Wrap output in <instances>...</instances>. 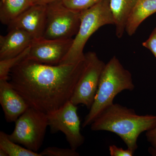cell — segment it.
<instances>
[{
  "label": "cell",
  "instance_id": "277c9868",
  "mask_svg": "<svg viewBox=\"0 0 156 156\" xmlns=\"http://www.w3.org/2000/svg\"><path fill=\"white\" fill-rule=\"evenodd\" d=\"M111 0H101L91 8L81 12L80 24L72 46L61 64L77 62L85 57L84 48L94 33L104 26L114 25Z\"/></svg>",
  "mask_w": 156,
  "mask_h": 156
},
{
  "label": "cell",
  "instance_id": "cb8c5ba5",
  "mask_svg": "<svg viewBox=\"0 0 156 156\" xmlns=\"http://www.w3.org/2000/svg\"><path fill=\"white\" fill-rule=\"evenodd\" d=\"M148 152L152 155L156 156V149H155L154 148L150 147L148 149Z\"/></svg>",
  "mask_w": 156,
  "mask_h": 156
},
{
  "label": "cell",
  "instance_id": "3957f363",
  "mask_svg": "<svg viewBox=\"0 0 156 156\" xmlns=\"http://www.w3.org/2000/svg\"><path fill=\"white\" fill-rule=\"evenodd\" d=\"M131 73L124 68L119 59L113 56L105 64L93 103L82 125H91L96 118L113 103L115 98L124 91L134 89Z\"/></svg>",
  "mask_w": 156,
  "mask_h": 156
},
{
  "label": "cell",
  "instance_id": "7a4b0ae2",
  "mask_svg": "<svg viewBox=\"0 0 156 156\" xmlns=\"http://www.w3.org/2000/svg\"><path fill=\"white\" fill-rule=\"evenodd\" d=\"M90 126L93 131H108L116 134L128 148L134 152L138 147L140 135L155 127L156 115H140L134 109L114 103L105 109Z\"/></svg>",
  "mask_w": 156,
  "mask_h": 156
},
{
  "label": "cell",
  "instance_id": "4fadbf2b",
  "mask_svg": "<svg viewBox=\"0 0 156 156\" xmlns=\"http://www.w3.org/2000/svg\"><path fill=\"white\" fill-rule=\"evenodd\" d=\"M155 13L156 0H138L126 23V32L129 36H132L141 23Z\"/></svg>",
  "mask_w": 156,
  "mask_h": 156
},
{
  "label": "cell",
  "instance_id": "8fae6325",
  "mask_svg": "<svg viewBox=\"0 0 156 156\" xmlns=\"http://www.w3.org/2000/svg\"><path fill=\"white\" fill-rule=\"evenodd\" d=\"M0 104L6 122H15L30 107L9 80H0Z\"/></svg>",
  "mask_w": 156,
  "mask_h": 156
},
{
  "label": "cell",
  "instance_id": "7c38bea8",
  "mask_svg": "<svg viewBox=\"0 0 156 156\" xmlns=\"http://www.w3.org/2000/svg\"><path fill=\"white\" fill-rule=\"evenodd\" d=\"M34 39L25 31L17 28L0 36V60L19 55L30 46Z\"/></svg>",
  "mask_w": 156,
  "mask_h": 156
},
{
  "label": "cell",
  "instance_id": "5bb4252c",
  "mask_svg": "<svg viewBox=\"0 0 156 156\" xmlns=\"http://www.w3.org/2000/svg\"><path fill=\"white\" fill-rule=\"evenodd\" d=\"M138 0H111L110 7L114 18L115 33L121 38L126 32V23Z\"/></svg>",
  "mask_w": 156,
  "mask_h": 156
},
{
  "label": "cell",
  "instance_id": "e0dca14e",
  "mask_svg": "<svg viewBox=\"0 0 156 156\" xmlns=\"http://www.w3.org/2000/svg\"><path fill=\"white\" fill-rule=\"evenodd\" d=\"M30 49V46L17 56L0 60V80H9L11 70L27 58Z\"/></svg>",
  "mask_w": 156,
  "mask_h": 156
},
{
  "label": "cell",
  "instance_id": "ffe728a7",
  "mask_svg": "<svg viewBox=\"0 0 156 156\" xmlns=\"http://www.w3.org/2000/svg\"><path fill=\"white\" fill-rule=\"evenodd\" d=\"M142 46L150 50L156 58V27L152 31L148 38L143 42Z\"/></svg>",
  "mask_w": 156,
  "mask_h": 156
},
{
  "label": "cell",
  "instance_id": "9a60e30c",
  "mask_svg": "<svg viewBox=\"0 0 156 156\" xmlns=\"http://www.w3.org/2000/svg\"><path fill=\"white\" fill-rule=\"evenodd\" d=\"M33 5V0H1V22L9 25L11 21Z\"/></svg>",
  "mask_w": 156,
  "mask_h": 156
},
{
  "label": "cell",
  "instance_id": "7402d4cb",
  "mask_svg": "<svg viewBox=\"0 0 156 156\" xmlns=\"http://www.w3.org/2000/svg\"><path fill=\"white\" fill-rule=\"evenodd\" d=\"M146 136L147 141L151 145V147L156 149V126L153 129L147 131Z\"/></svg>",
  "mask_w": 156,
  "mask_h": 156
},
{
  "label": "cell",
  "instance_id": "52a82bcc",
  "mask_svg": "<svg viewBox=\"0 0 156 156\" xmlns=\"http://www.w3.org/2000/svg\"><path fill=\"white\" fill-rule=\"evenodd\" d=\"M86 64L70 101L75 105H83L90 109L94 101L105 63L95 52L85 54Z\"/></svg>",
  "mask_w": 156,
  "mask_h": 156
},
{
  "label": "cell",
  "instance_id": "44dd1931",
  "mask_svg": "<svg viewBox=\"0 0 156 156\" xmlns=\"http://www.w3.org/2000/svg\"><path fill=\"white\" fill-rule=\"evenodd\" d=\"M110 154L111 156H132L134 152L129 149H123L115 145H112L109 147Z\"/></svg>",
  "mask_w": 156,
  "mask_h": 156
},
{
  "label": "cell",
  "instance_id": "9c48e42d",
  "mask_svg": "<svg viewBox=\"0 0 156 156\" xmlns=\"http://www.w3.org/2000/svg\"><path fill=\"white\" fill-rule=\"evenodd\" d=\"M73 39H34L30 46L27 59L48 65H58L69 53Z\"/></svg>",
  "mask_w": 156,
  "mask_h": 156
},
{
  "label": "cell",
  "instance_id": "5b68a950",
  "mask_svg": "<svg viewBox=\"0 0 156 156\" xmlns=\"http://www.w3.org/2000/svg\"><path fill=\"white\" fill-rule=\"evenodd\" d=\"M15 128L9 137L13 142L37 152L41 147L47 128L48 115L30 107L15 122Z\"/></svg>",
  "mask_w": 156,
  "mask_h": 156
},
{
  "label": "cell",
  "instance_id": "d4e9b609",
  "mask_svg": "<svg viewBox=\"0 0 156 156\" xmlns=\"http://www.w3.org/2000/svg\"><path fill=\"white\" fill-rule=\"evenodd\" d=\"M0 156H8L6 152L3 150L2 149H0Z\"/></svg>",
  "mask_w": 156,
  "mask_h": 156
},
{
  "label": "cell",
  "instance_id": "ac0fdd59",
  "mask_svg": "<svg viewBox=\"0 0 156 156\" xmlns=\"http://www.w3.org/2000/svg\"><path fill=\"white\" fill-rule=\"evenodd\" d=\"M101 0H61L64 5L73 11L81 12L91 8Z\"/></svg>",
  "mask_w": 156,
  "mask_h": 156
},
{
  "label": "cell",
  "instance_id": "30bf717a",
  "mask_svg": "<svg viewBox=\"0 0 156 156\" xmlns=\"http://www.w3.org/2000/svg\"><path fill=\"white\" fill-rule=\"evenodd\" d=\"M47 5H34L27 9L8 26L9 30L20 29L34 39L43 37L46 27Z\"/></svg>",
  "mask_w": 156,
  "mask_h": 156
},
{
  "label": "cell",
  "instance_id": "603a6c76",
  "mask_svg": "<svg viewBox=\"0 0 156 156\" xmlns=\"http://www.w3.org/2000/svg\"><path fill=\"white\" fill-rule=\"evenodd\" d=\"M34 5H47L50 3L59 0H33Z\"/></svg>",
  "mask_w": 156,
  "mask_h": 156
},
{
  "label": "cell",
  "instance_id": "6da1fadb",
  "mask_svg": "<svg viewBox=\"0 0 156 156\" xmlns=\"http://www.w3.org/2000/svg\"><path fill=\"white\" fill-rule=\"evenodd\" d=\"M85 64V57L55 66L26 58L11 70L9 82L30 107L48 114L70 101Z\"/></svg>",
  "mask_w": 156,
  "mask_h": 156
},
{
  "label": "cell",
  "instance_id": "2e32d148",
  "mask_svg": "<svg viewBox=\"0 0 156 156\" xmlns=\"http://www.w3.org/2000/svg\"><path fill=\"white\" fill-rule=\"evenodd\" d=\"M0 149L6 152L8 156H41L40 153L33 151L13 142L9 134L0 131Z\"/></svg>",
  "mask_w": 156,
  "mask_h": 156
},
{
  "label": "cell",
  "instance_id": "ba28073f",
  "mask_svg": "<svg viewBox=\"0 0 156 156\" xmlns=\"http://www.w3.org/2000/svg\"><path fill=\"white\" fill-rule=\"evenodd\" d=\"M77 110V105L70 101L61 108L47 114L51 133L62 132L70 148L74 150L85 141V137L80 132V120Z\"/></svg>",
  "mask_w": 156,
  "mask_h": 156
},
{
  "label": "cell",
  "instance_id": "8992f818",
  "mask_svg": "<svg viewBox=\"0 0 156 156\" xmlns=\"http://www.w3.org/2000/svg\"><path fill=\"white\" fill-rule=\"evenodd\" d=\"M81 12L65 6L61 0L47 5L46 27L43 37L48 39L73 38L80 24Z\"/></svg>",
  "mask_w": 156,
  "mask_h": 156
},
{
  "label": "cell",
  "instance_id": "d6986e66",
  "mask_svg": "<svg viewBox=\"0 0 156 156\" xmlns=\"http://www.w3.org/2000/svg\"><path fill=\"white\" fill-rule=\"evenodd\" d=\"M41 156H79L76 150L70 148H62L55 147H48L40 153Z\"/></svg>",
  "mask_w": 156,
  "mask_h": 156
}]
</instances>
